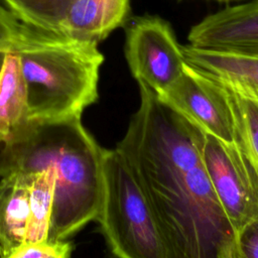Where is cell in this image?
<instances>
[{
  "label": "cell",
  "mask_w": 258,
  "mask_h": 258,
  "mask_svg": "<svg viewBox=\"0 0 258 258\" xmlns=\"http://www.w3.org/2000/svg\"><path fill=\"white\" fill-rule=\"evenodd\" d=\"M140 102L115 149L138 181L166 258H217L233 229L202 159L205 135L139 85Z\"/></svg>",
  "instance_id": "1"
},
{
  "label": "cell",
  "mask_w": 258,
  "mask_h": 258,
  "mask_svg": "<svg viewBox=\"0 0 258 258\" xmlns=\"http://www.w3.org/2000/svg\"><path fill=\"white\" fill-rule=\"evenodd\" d=\"M106 150L81 118L29 122L0 149V177L49 170L55 180L50 240H67L96 221Z\"/></svg>",
  "instance_id": "2"
},
{
  "label": "cell",
  "mask_w": 258,
  "mask_h": 258,
  "mask_svg": "<svg viewBox=\"0 0 258 258\" xmlns=\"http://www.w3.org/2000/svg\"><path fill=\"white\" fill-rule=\"evenodd\" d=\"M12 52L24 81L30 122L81 118L98 100L104 55L97 42L20 22Z\"/></svg>",
  "instance_id": "3"
},
{
  "label": "cell",
  "mask_w": 258,
  "mask_h": 258,
  "mask_svg": "<svg viewBox=\"0 0 258 258\" xmlns=\"http://www.w3.org/2000/svg\"><path fill=\"white\" fill-rule=\"evenodd\" d=\"M116 258H166L144 194L124 157L107 149L96 220Z\"/></svg>",
  "instance_id": "4"
},
{
  "label": "cell",
  "mask_w": 258,
  "mask_h": 258,
  "mask_svg": "<svg viewBox=\"0 0 258 258\" xmlns=\"http://www.w3.org/2000/svg\"><path fill=\"white\" fill-rule=\"evenodd\" d=\"M125 56L138 85L157 96L177 81L187 63L171 25L157 15L132 19L126 28Z\"/></svg>",
  "instance_id": "5"
},
{
  "label": "cell",
  "mask_w": 258,
  "mask_h": 258,
  "mask_svg": "<svg viewBox=\"0 0 258 258\" xmlns=\"http://www.w3.org/2000/svg\"><path fill=\"white\" fill-rule=\"evenodd\" d=\"M158 98L204 135L227 145L235 144V122L229 101L212 76L186 63L182 75Z\"/></svg>",
  "instance_id": "6"
},
{
  "label": "cell",
  "mask_w": 258,
  "mask_h": 258,
  "mask_svg": "<svg viewBox=\"0 0 258 258\" xmlns=\"http://www.w3.org/2000/svg\"><path fill=\"white\" fill-rule=\"evenodd\" d=\"M202 159L233 232L258 220V198L236 143L205 135Z\"/></svg>",
  "instance_id": "7"
},
{
  "label": "cell",
  "mask_w": 258,
  "mask_h": 258,
  "mask_svg": "<svg viewBox=\"0 0 258 258\" xmlns=\"http://www.w3.org/2000/svg\"><path fill=\"white\" fill-rule=\"evenodd\" d=\"M187 40L196 48L258 57V0L209 14L190 28Z\"/></svg>",
  "instance_id": "8"
},
{
  "label": "cell",
  "mask_w": 258,
  "mask_h": 258,
  "mask_svg": "<svg viewBox=\"0 0 258 258\" xmlns=\"http://www.w3.org/2000/svg\"><path fill=\"white\" fill-rule=\"evenodd\" d=\"M130 0H73L59 31L99 43L126 23Z\"/></svg>",
  "instance_id": "9"
},
{
  "label": "cell",
  "mask_w": 258,
  "mask_h": 258,
  "mask_svg": "<svg viewBox=\"0 0 258 258\" xmlns=\"http://www.w3.org/2000/svg\"><path fill=\"white\" fill-rule=\"evenodd\" d=\"M213 78L220 84L229 101L235 122V143L258 198V99L235 84Z\"/></svg>",
  "instance_id": "10"
},
{
  "label": "cell",
  "mask_w": 258,
  "mask_h": 258,
  "mask_svg": "<svg viewBox=\"0 0 258 258\" xmlns=\"http://www.w3.org/2000/svg\"><path fill=\"white\" fill-rule=\"evenodd\" d=\"M29 216L28 178L24 173L0 177V256L26 242Z\"/></svg>",
  "instance_id": "11"
},
{
  "label": "cell",
  "mask_w": 258,
  "mask_h": 258,
  "mask_svg": "<svg viewBox=\"0 0 258 258\" xmlns=\"http://www.w3.org/2000/svg\"><path fill=\"white\" fill-rule=\"evenodd\" d=\"M186 62L215 78L230 82L258 99V57L182 45Z\"/></svg>",
  "instance_id": "12"
},
{
  "label": "cell",
  "mask_w": 258,
  "mask_h": 258,
  "mask_svg": "<svg viewBox=\"0 0 258 258\" xmlns=\"http://www.w3.org/2000/svg\"><path fill=\"white\" fill-rule=\"evenodd\" d=\"M29 122L24 81L11 51L0 75V146Z\"/></svg>",
  "instance_id": "13"
},
{
  "label": "cell",
  "mask_w": 258,
  "mask_h": 258,
  "mask_svg": "<svg viewBox=\"0 0 258 258\" xmlns=\"http://www.w3.org/2000/svg\"><path fill=\"white\" fill-rule=\"evenodd\" d=\"M24 174H26L28 178L29 192V216L26 241L38 242L48 240L54 206V177L49 170H40Z\"/></svg>",
  "instance_id": "14"
},
{
  "label": "cell",
  "mask_w": 258,
  "mask_h": 258,
  "mask_svg": "<svg viewBox=\"0 0 258 258\" xmlns=\"http://www.w3.org/2000/svg\"><path fill=\"white\" fill-rule=\"evenodd\" d=\"M20 22L59 31L73 0H0Z\"/></svg>",
  "instance_id": "15"
},
{
  "label": "cell",
  "mask_w": 258,
  "mask_h": 258,
  "mask_svg": "<svg viewBox=\"0 0 258 258\" xmlns=\"http://www.w3.org/2000/svg\"><path fill=\"white\" fill-rule=\"evenodd\" d=\"M217 258H258V220L233 232L219 249Z\"/></svg>",
  "instance_id": "16"
},
{
  "label": "cell",
  "mask_w": 258,
  "mask_h": 258,
  "mask_svg": "<svg viewBox=\"0 0 258 258\" xmlns=\"http://www.w3.org/2000/svg\"><path fill=\"white\" fill-rule=\"evenodd\" d=\"M74 246L68 240L26 241L0 258H72Z\"/></svg>",
  "instance_id": "17"
},
{
  "label": "cell",
  "mask_w": 258,
  "mask_h": 258,
  "mask_svg": "<svg viewBox=\"0 0 258 258\" xmlns=\"http://www.w3.org/2000/svg\"><path fill=\"white\" fill-rule=\"evenodd\" d=\"M19 23L20 21L0 2V75L7 55L12 51Z\"/></svg>",
  "instance_id": "18"
},
{
  "label": "cell",
  "mask_w": 258,
  "mask_h": 258,
  "mask_svg": "<svg viewBox=\"0 0 258 258\" xmlns=\"http://www.w3.org/2000/svg\"><path fill=\"white\" fill-rule=\"evenodd\" d=\"M219 1H239V0H219Z\"/></svg>",
  "instance_id": "19"
}]
</instances>
